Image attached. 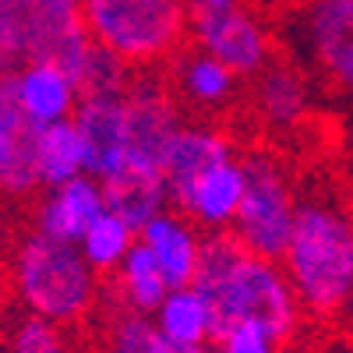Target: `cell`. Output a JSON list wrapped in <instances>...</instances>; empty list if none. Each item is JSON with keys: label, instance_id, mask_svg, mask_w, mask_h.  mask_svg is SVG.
Listing matches in <instances>:
<instances>
[{"label": "cell", "instance_id": "6da1fadb", "mask_svg": "<svg viewBox=\"0 0 353 353\" xmlns=\"http://www.w3.org/2000/svg\"><path fill=\"white\" fill-rule=\"evenodd\" d=\"M194 286L212 304L219 332L233 321H258L283 346H290L307 321L283 261L254 254L237 241L233 230L205 233Z\"/></svg>", "mask_w": 353, "mask_h": 353}, {"label": "cell", "instance_id": "7a4b0ae2", "mask_svg": "<svg viewBox=\"0 0 353 353\" xmlns=\"http://www.w3.org/2000/svg\"><path fill=\"white\" fill-rule=\"evenodd\" d=\"M279 261L307 318L343 321L353 297V209L329 194L301 198L297 226Z\"/></svg>", "mask_w": 353, "mask_h": 353}, {"label": "cell", "instance_id": "3957f363", "mask_svg": "<svg viewBox=\"0 0 353 353\" xmlns=\"http://www.w3.org/2000/svg\"><path fill=\"white\" fill-rule=\"evenodd\" d=\"M11 293L25 314L78 329L99 311V272L78 244L28 230L11 248Z\"/></svg>", "mask_w": 353, "mask_h": 353}, {"label": "cell", "instance_id": "277c9868", "mask_svg": "<svg viewBox=\"0 0 353 353\" xmlns=\"http://www.w3.org/2000/svg\"><path fill=\"white\" fill-rule=\"evenodd\" d=\"M85 32L131 68H156L181 53L191 32L188 0H81Z\"/></svg>", "mask_w": 353, "mask_h": 353}, {"label": "cell", "instance_id": "5b68a950", "mask_svg": "<svg viewBox=\"0 0 353 353\" xmlns=\"http://www.w3.org/2000/svg\"><path fill=\"white\" fill-rule=\"evenodd\" d=\"M248 194L241 201L233 233L244 248H251L261 258H283L286 244L297 226L301 198L293 188L286 166L272 152H248Z\"/></svg>", "mask_w": 353, "mask_h": 353}, {"label": "cell", "instance_id": "8992f818", "mask_svg": "<svg viewBox=\"0 0 353 353\" xmlns=\"http://www.w3.org/2000/svg\"><path fill=\"white\" fill-rule=\"evenodd\" d=\"M81 36V0H0V50L8 68L61 61Z\"/></svg>", "mask_w": 353, "mask_h": 353}, {"label": "cell", "instance_id": "52a82bcc", "mask_svg": "<svg viewBox=\"0 0 353 353\" xmlns=\"http://www.w3.org/2000/svg\"><path fill=\"white\" fill-rule=\"evenodd\" d=\"M124 99H128V173L163 176L170 149L184 128L170 88L152 74H141L131 81Z\"/></svg>", "mask_w": 353, "mask_h": 353}, {"label": "cell", "instance_id": "ba28073f", "mask_svg": "<svg viewBox=\"0 0 353 353\" xmlns=\"http://www.w3.org/2000/svg\"><path fill=\"white\" fill-rule=\"evenodd\" d=\"M191 39L198 50L219 57L241 78H254L272 64V36L258 14L244 8L191 4Z\"/></svg>", "mask_w": 353, "mask_h": 353}, {"label": "cell", "instance_id": "9c48e42d", "mask_svg": "<svg viewBox=\"0 0 353 353\" xmlns=\"http://www.w3.org/2000/svg\"><path fill=\"white\" fill-rule=\"evenodd\" d=\"M0 99L18 106V113L28 124L50 128L71 121L81 106V88L71 78V71L57 61H28L18 68H8Z\"/></svg>", "mask_w": 353, "mask_h": 353}, {"label": "cell", "instance_id": "30bf717a", "mask_svg": "<svg viewBox=\"0 0 353 353\" xmlns=\"http://www.w3.org/2000/svg\"><path fill=\"white\" fill-rule=\"evenodd\" d=\"M297 32L311 64L343 92H353V0H307Z\"/></svg>", "mask_w": 353, "mask_h": 353}, {"label": "cell", "instance_id": "8fae6325", "mask_svg": "<svg viewBox=\"0 0 353 353\" xmlns=\"http://www.w3.org/2000/svg\"><path fill=\"white\" fill-rule=\"evenodd\" d=\"M106 209H110L106 205V184L92 173H81L68 184L43 188V198L32 209V230L46 233L53 241L78 244L85 237V230Z\"/></svg>", "mask_w": 353, "mask_h": 353}, {"label": "cell", "instance_id": "7c38bea8", "mask_svg": "<svg viewBox=\"0 0 353 353\" xmlns=\"http://www.w3.org/2000/svg\"><path fill=\"white\" fill-rule=\"evenodd\" d=\"M74 124L85 138L88 173L117 181L128 173V99L124 96H85Z\"/></svg>", "mask_w": 353, "mask_h": 353}, {"label": "cell", "instance_id": "4fadbf2b", "mask_svg": "<svg viewBox=\"0 0 353 353\" xmlns=\"http://www.w3.org/2000/svg\"><path fill=\"white\" fill-rule=\"evenodd\" d=\"M248 194V166L241 156H233L219 166H212L205 176L191 184V191L176 201V209L191 216L201 230H233L241 212V201Z\"/></svg>", "mask_w": 353, "mask_h": 353}, {"label": "cell", "instance_id": "5bb4252c", "mask_svg": "<svg viewBox=\"0 0 353 353\" xmlns=\"http://www.w3.org/2000/svg\"><path fill=\"white\" fill-rule=\"evenodd\" d=\"M237 156V149H233V138L216 128V124H184L181 134H176L173 149H170V159H166V188H170V201L176 205L188 191L191 184L198 181V176H205L212 166L226 163Z\"/></svg>", "mask_w": 353, "mask_h": 353}, {"label": "cell", "instance_id": "9a60e30c", "mask_svg": "<svg viewBox=\"0 0 353 353\" xmlns=\"http://www.w3.org/2000/svg\"><path fill=\"white\" fill-rule=\"evenodd\" d=\"M141 244H149V251L156 254L159 269L166 276L170 286H194L198 265H201V248L205 237L198 233V223L184 212H159L141 233Z\"/></svg>", "mask_w": 353, "mask_h": 353}, {"label": "cell", "instance_id": "2e32d148", "mask_svg": "<svg viewBox=\"0 0 353 353\" xmlns=\"http://www.w3.org/2000/svg\"><path fill=\"white\" fill-rule=\"evenodd\" d=\"M251 106L269 131H293L311 113V85L297 68L272 61L261 74H254Z\"/></svg>", "mask_w": 353, "mask_h": 353}, {"label": "cell", "instance_id": "e0dca14e", "mask_svg": "<svg viewBox=\"0 0 353 353\" xmlns=\"http://www.w3.org/2000/svg\"><path fill=\"white\" fill-rule=\"evenodd\" d=\"M0 184L11 198H28L43 188L39 128L28 124L8 99H0Z\"/></svg>", "mask_w": 353, "mask_h": 353}, {"label": "cell", "instance_id": "ac0fdd59", "mask_svg": "<svg viewBox=\"0 0 353 353\" xmlns=\"http://www.w3.org/2000/svg\"><path fill=\"white\" fill-rule=\"evenodd\" d=\"M156 329L163 339L176 350H198V346H212L216 343V311L205 301V293L198 286H173L166 293V301L152 314Z\"/></svg>", "mask_w": 353, "mask_h": 353}, {"label": "cell", "instance_id": "d6986e66", "mask_svg": "<svg viewBox=\"0 0 353 353\" xmlns=\"http://www.w3.org/2000/svg\"><path fill=\"white\" fill-rule=\"evenodd\" d=\"M241 74L230 64H223L219 57L205 53V50H184L173 61V85L188 103L201 106V110H223L237 96V81Z\"/></svg>", "mask_w": 353, "mask_h": 353}, {"label": "cell", "instance_id": "ffe728a7", "mask_svg": "<svg viewBox=\"0 0 353 353\" xmlns=\"http://www.w3.org/2000/svg\"><path fill=\"white\" fill-rule=\"evenodd\" d=\"M170 290L173 286L166 283L156 254L138 237V244L131 248L124 265L113 272V301H117V307H128V311H138V314H156V307L166 301Z\"/></svg>", "mask_w": 353, "mask_h": 353}, {"label": "cell", "instance_id": "44dd1931", "mask_svg": "<svg viewBox=\"0 0 353 353\" xmlns=\"http://www.w3.org/2000/svg\"><path fill=\"white\" fill-rule=\"evenodd\" d=\"M170 188L159 173H124L117 181H106V205L110 212L128 219L138 233L149 226L159 212H166Z\"/></svg>", "mask_w": 353, "mask_h": 353}, {"label": "cell", "instance_id": "7402d4cb", "mask_svg": "<svg viewBox=\"0 0 353 353\" xmlns=\"http://www.w3.org/2000/svg\"><path fill=\"white\" fill-rule=\"evenodd\" d=\"M39 173H43V188L68 184L74 176L88 173V152H85V138L71 121L39 128Z\"/></svg>", "mask_w": 353, "mask_h": 353}, {"label": "cell", "instance_id": "603a6c76", "mask_svg": "<svg viewBox=\"0 0 353 353\" xmlns=\"http://www.w3.org/2000/svg\"><path fill=\"white\" fill-rule=\"evenodd\" d=\"M96 353H181L163 339L152 314H138L128 307H113L99 329Z\"/></svg>", "mask_w": 353, "mask_h": 353}, {"label": "cell", "instance_id": "cb8c5ba5", "mask_svg": "<svg viewBox=\"0 0 353 353\" xmlns=\"http://www.w3.org/2000/svg\"><path fill=\"white\" fill-rule=\"evenodd\" d=\"M134 244H138V230L128 219H121L117 212H110V209L88 226L85 237L78 241L81 254L88 258V265H92L99 276H113L124 265V258L131 254Z\"/></svg>", "mask_w": 353, "mask_h": 353}, {"label": "cell", "instance_id": "d4e9b609", "mask_svg": "<svg viewBox=\"0 0 353 353\" xmlns=\"http://www.w3.org/2000/svg\"><path fill=\"white\" fill-rule=\"evenodd\" d=\"M4 353H74V343L64 325L21 311L8 329Z\"/></svg>", "mask_w": 353, "mask_h": 353}, {"label": "cell", "instance_id": "484cf974", "mask_svg": "<svg viewBox=\"0 0 353 353\" xmlns=\"http://www.w3.org/2000/svg\"><path fill=\"white\" fill-rule=\"evenodd\" d=\"M212 353H283V343L258 321H233L216 336Z\"/></svg>", "mask_w": 353, "mask_h": 353}, {"label": "cell", "instance_id": "4316f807", "mask_svg": "<svg viewBox=\"0 0 353 353\" xmlns=\"http://www.w3.org/2000/svg\"><path fill=\"white\" fill-rule=\"evenodd\" d=\"M191 4H201V8H241L244 0H191Z\"/></svg>", "mask_w": 353, "mask_h": 353}, {"label": "cell", "instance_id": "83f0119b", "mask_svg": "<svg viewBox=\"0 0 353 353\" xmlns=\"http://www.w3.org/2000/svg\"><path fill=\"white\" fill-rule=\"evenodd\" d=\"M343 329L353 332V297H350V304H346V311H343Z\"/></svg>", "mask_w": 353, "mask_h": 353}, {"label": "cell", "instance_id": "f1b7e54d", "mask_svg": "<svg viewBox=\"0 0 353 353\" xmlns=\"http://www.w3.org/2000/svg\"><path fill=\"white\" fill-rule=\"evenodd\" d=\"M350 209H353V198H350Z\"/></svg>", "mask_w": 353, "mask_h": 353}]
</instances>
